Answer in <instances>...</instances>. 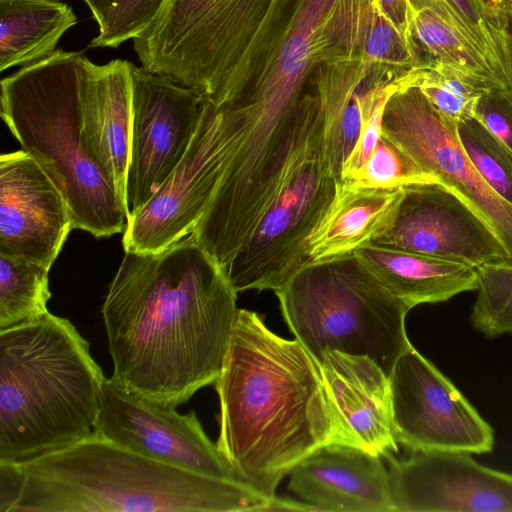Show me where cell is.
Returning a JSON list of instances; mask_svg holds the SVG:
<instances>
[{"label": "cell", "mask_w": 512, "mask_h": 512, "mask_svg": "<svg viewBox=\"0 0 512 512\" xmlns=\"http://www.w3.org/2000/svg\"><path fill=\"white\" fill-rule=\"evenodd\" d=\"M237 292L191 233L154 253L125 251L102 306L127 391L177 407L214 383L236 322Z\"/></svg>", "instance_id": "1"}, {"label": "cell", "mask_w": 512, "mask_h": 512, "mask_svg": "<svg viewBox=\"0 0 512 512\" xmlns=\"http://www.w3.org/2000/svg\"><path fill=\"white\" fill-rule=\"evenodd\" d=\"M214 383L217 448L239 480L268 498L298 462L330 443L331 414L318 363L296 338L269 330L258 313L238 309Z\"/></svg>", "instance_id": "2"}, {"label": "cell", "mask_w": 512, "mask_h": 512, "mask_svg": "<svg viewBox=\"0 0 512 512\" xmlns=\"http://www.w3.org/2000/svg\"><path fill=\"white\" fill-rule=\"evenodd\" d=\"M252 485L182 470L91 436L0 461V512H262Z\"/></svg>", "instance_id": "3"}, {"label": "cell", "mask_w": 512, "mask_h": 512, "mask_svg": "<svg viewBox=\"0 0 512 512\" xmlns=\"http://www.w3.org/2000/svg\"><path fill=\"white\" fill-rule=\"evenodd\" d=\"M106 377L89 343L50 312L0 331V461L17 462L93 434Z\"/></svg>", "instance_id": "4"}, {"label": "cell", "mask_w": 512, "mask_h": 512, "mask_svg": "<svg viewBox=\"0 0 512 512\" xmlns=\"http://www.w3.org/2000/svg\"><path fill=\"white\" fill-rule=\"evenodd\" d=\"M298 0H167L133 39L142 67L228 106L263 73Z\"/></svg>", "instance_id": "5"}, {"label": "cell", "mask_w": 512, "mask_h": 512, "mask_svg": "<svg viewBox=\"0 0 512 512\" xmlns=\"http://www.w3.org/2000/svg\"><path fill=\"white\" fill-rule=\"evenodd\" d=\"M88 59L56 50L1 81V117L65 198L73 229L96 238L125 228L127 216L106 173L81 138V86Z\"/></svg>", "instance_id": "6"}, {"label": "cell", "mask_w": 512, "mask_h": 512, "mask_svg": "<svg viewBox=\"0 0 512 512\" xmlns=\"http://www.w3.org/2000/svg\"><path fill=\"white\" fill-rule=\"evenodd\" d=\"M274 293L290 331L317 363L329 350L368 356L390 376L411 346V308L354 254L311 262Z\"/></svg>", "instance_id": "7"}, {"label": "cell", "mask_w": 512, "mask_h": 512, "mask_svg": "<svg viewBox=\"0 0 512 512\" xmlns=\"http://www.w3.org/2000/svg\"><path fill=\"white\" fill-rule=\"evenodd\" d=\"M345 185L332 174L323 149L299 166L229 265L235 291L275 292L309 264L312 238Z\"/></svg>", "instance_id": "8"}, {"label": "cell", "mask_w": 512, "mask_h": 512, "mask_svg": "<svg viewBox=\"0 0 512 512\" xmlns=\"http://www.w3.org/2000/svg\"><path fill=\"white\" fill-rule=\"evenodd\" d=\"M233 148L234 136L226 113L207 100L181 161L152 197L127 219L124 250L159 252L191 234L216 192Z\"/></svg>", "instance_id": "9"}, {"label": "cell", "mask_w": 512, "mask_h": 512, "mask_svg": "<svg viewBox=\"0 0 512 512\" xmlns=\"http://www.w3.org/2000/svg\"><path fill=\"white\" fill-rule=\"evenodd\" d=\"M396 439L411 452L489 453L494 430L461 391L412 345L389 376Z\"/></svg>", "instance_id": "10"}, {"label": "cell", "mask_w": 512, "mask_h": 512, "mask_svg": "<svg viewBox=\"0 0 512 512\" xmlns=\"http://www.w3.org/2000/svg\"><path fill=\"white\" fill-rule=\"evenodd\" d=\"M382 136L462 196L492 227L512 261V204L481 177L459 142L457 125L437 112L417 86L400 83L388 98Z\"/></svg>", "instance_id": "11"}, {"label": "cell", "mask_w": 512, "mask_h": 512, "mask_svg": "<svg viewBox=\"0 0 512 512\" xmlns=\"http://www.w3.org/2000/svg\"><path fill=\"white\" fill-rule=\"evenodd\" d=\"M131 137L126 181L127 219L181 161L207 100L198 92L131 64ZM127 221V220H126Z\"/></svg>", "instance_id": "12"}, {"label": "cell", "mask_w": 512, "mask_h": 512, "mask_svg": "<svg viewBox=\"0 0 512 512\" xmlns=\"http://www.w3.org/2000/svg\"><path fill=\"white\" fill-rule=\"evenodd\" d=\"M93 434L182 470L239 480L194 410L180 414L175 407L127 391L111 378H105L101 386Z\"/></svg>", "instance_id": "13"}, {"label": "cell", "mask_w": 512, "mask_h": 512, "mask_svg": "<svg viewBox=\"0 0 512 512\" xmlns=\"http://www.w3.org/2000/svg\"><path fill=\"white\" fill-rule=\"evenodd\" d=\"M369 244L474 268L512 264L488 222L462 196L439 181L403 186L393 220Z\"/></svg>", "instance_id": "14"}, {"label": "cell", "mask_w": 512, "mask_h": 512, "mask_svg": "<svg viewBox=\"0 0 512 512\" xmlns=\"http://www.w3.org/2000/svg\"><path fill=\"white\" fill-rule=\"evenodd\" d=\"M394 512H512V473L465 452L386 457Z\"/></svg>", "instance_id": "15"}, {"label": "cell", "mask_w": 512, "mask_h": 512, "mask_svg": "<svg viewBox=\"0 0 512 512\" xmlns=\"http://www.w3.org/2000/svg\"><path fill=\"white\" fill-rule=\"evenodd\" d=\"M73 229L70 208L35 159L23 150L0 158V254L48 269Z\"/></svg>", "instance_id": "16"}, {"label": "cell", "mask_w": 512, "mask_h": 512, "mask_svg": "<svg viewBox=\"0 0 512 512\" xmlns=\"http://www.w3.org/2000/svg\"><path fill=\"white\" fill-rule=\"evenodd\" d=\"M331 414L330 443L387 457L398 452L389 376L368 356L326 351L318 363Z\"/></svg>", "instance_id": "17"}, {"label": "cell", "mask_w": 512, "mask_h": 512, "mask_svg": "<svg viewBox=\"0 0 512 512\" xmlns=\"http://www.w3.org/2000/svg\"><path fill=\"white\" fill-rule=\"evenodd\" d=\"M288 488L319 511L394 512L389 471L381 456L326 444L298 462Z\"/></svg>", "instance_id": "18"}, {"label": "cell", "mask_w": 512, "mask_h": 512, "mask_svg": "<svg viewBox=\"0 0 512 512\" xmlns=\"http://www.w3.org/2000/svg\"><path fill=\"white\" fill-rule=\"evenodd\" d=\"M131 62L90 60L81 86V138L91 159L112 181L127 216L131 137Z\"/></svg>", "instance_id": "19"}, {"label": "cell", "mask_w": 512, "mask_h": 512, "mask_svg": "<svg viewBox=\"0 0 512 512\" xmlns=\"http://www.w3.org/2000/svg\"><path fill=\"white\" fill-rule=\"evenodd\" d=\"M353 254L410 308L444 302L478 287L476 268L467 264L374 244Z\"/></svg>", "instance_id": "20"}, {"label": "cell", "mask_w": 512, "mask_h": 512, "mask_svg": "<svg viewBox=\"0 0 512 512\" xmlns=\"http://www.w3.org/2000/svg\"><path fill=\"white\" fill-rule=\"evenodd\" d=\"M401 196L402 187L377 189L346 182L335 207L312 238L310 263L347 256L371 243L390 225Z\"/></svg>", "instance_id": "21"}, {"label": "cell", "mask_w": 512, "mask_h": 512, "mask_svg": "<svg viewBox=\"0 0 512 512\" xmlns=\"http://www.w3.org/2000/svg\"><path fill=\"white\" fill-rule=\"evenodd\" d=\"M77 23L72 8L55 0H0V71L50 56Z\"/></svg>", "instance_id": "22"}, {"label": "cell", "mask_w": 512, "mask_h": 512, "mask_svg": "<svg viewBox=\"0 0 512 512\" xmlns=\"http://www.w3.org/2000/svg\"><path fill=\"white\" fill-rule=\"evenodd\" d=\"M412 41L424 65L453 67L490 89H506L488 61L459 31L441 0H409Z\"/></svg>", "instance_id": "23"}, {"label": "cell", "mask_w": 512, "mask_h": 512, "mask_svg": "<svg viewBox=\"0 0 512 512\" xmlns=\"http://www.w3.org/2000/svg\"><path fill=\"white\" fill-rule=\"evenodd\" d=\"M459 31L488 61L504 86L512 88V27L492 0H441Z\"/></svg>", "instance_id": "24"}, {"label": "cell", "mask_w": 512, "mask_h": 512, "mask_svg": "<svg viewBox=\"0 0 512 512\" xmlns=\"http://www.w3.org/2000/svg\"><path fill=\"white\" fill-rule=\"evenodd\" d=\"M49 271L35 262L0 254V331L49 312Z\"/></svg>", "instance_id": "25"}, {"label": "cell", "mask_w": 512, "mask_h": 512, "mask_svg": "<svg viewBox=\"0 0 512 512\" xmlns=\"http://www.w3.org/2000/svg\"><path fill=\"white\" fill-rule=\"evenodd\" d=\"M401 82L417 86L435 110L455 125L473 118L481 96L493 90L453 67L438 63L413 69Z\"/></svg>", "instance_id": "26"}, {"label": "cell", "mask_w": 512, "mask_h": 512, "mask_svg": "<svg viewBox=\"0 0 512 512\" xmlns=\"http://www.w3.org/2000/svg\"><path fill=\"white\" fill-rule=\"evenodd\" d=\"M477 297L470 320L486 338L512 335V264H486L476 268Z\"/></svg>", "instance_id": "27"}, {"label": "cell", "mask_w": 512, "mask_h": 512, "mask_svg": "<svg viewBox=\"0 0 512 512\" xmlns=\"http://www.w3.org/2000/svg\"><path fill=\"white\" fill-rule=\"evenodd\" d=\"M167 0H86L99 26L89 47L117 48L145 31Z\"/></svg>", "instance_id": "28"}, {"label": "cell", "mask_w": 512, "mask_h": 512, "mask_svg": "<svg viewBox=\"0 0 512 512\" xmlns=\"http://www.w3.org/2000/svg\"><path fill=\"white\" fill-rule=\"evenodd\" d=\"M457 136L481 177L512 204V152L474 117L457 125Z\"/></svg>", "instance_id": "29"}, {"label": "cell", "mask_w": 512, "mask_h": 512, "mask_svg": "<svg viewBox=\"0 0 512 512\" xmlns=\"http://www.w3.org/2000/svg\"><path fill=\"white\" fill-rule=\"evenodd\" d=\"M436 181L439 180L435 175L425 171L396 144L381 136L365 165L348 183L366 188L395 189Z\"/></svg>", "instance_id": "30"}, {"label": "cell", "mask_w": 512, "mask_h": 512, "mask_svg": "<svg viewBox=\"0 0 512 512\" xmlns=\"http://www.w3.org/2000/svg\"><path fill=\"white\" fill-rule=\"evenodd\" d=\"M474 118L512 152V91L493 89L479 99Z\"/></svg>", "instance_id": "31"}, {"label": "cell", "mask_w": 512, "mask_h": 512, "mask_svg": "<svg viewBox=\"0 0 512 512\" xmlns=\"http://www.w3.org/2000/svg\"><path fill=\"white\" fill-rule=\"evenodd\" d=\"M386 102L380 103L363 125L358 141L342 166V180L351 181L373 153L382 136V118Z\"/></svg>", "instance_id": "32"}, {"label": "cell", "mask_w": 512, "mask_h": 512, "mask_svg": "<svg viewBox=\"0 0 512 512\" xmlns=\"http://www.w3.org/2000/svg\"><path fill=\"white\" fill-rule=\"evenodd\" d=\"M374 2L377 10L396 28L405 41L415 49L411 35L412 8L409 0H374Z\"/></svg>", "instance_id": "33"}, {"label": "cell", "mask_w": 512, "mask_h": 512, "mask_svg": "<svg viewBox=\"0 0 512 512\" xmlns=\"http://www.w3.org/2000/svg\"><path fill=\"white\" fill-rule=\"evenodd\" d=\"M269 511H319L315 506L306 502H298L291 499L273 497L262 512Z\"/></svg>", "instance_id": "34"}, {"label": "cell", "mask_w": 512, "mask_h": 512, "mask_svg": "<svg viewBox=\"0 0 512 512\" xmlns=\"http://www.w3.org/2000/svg\"><path fill=\"white\" fill-rule=\"evenodd\" d=\"M492 2L503 15L512 19V0H492Z\"/></svg>", "instance_id": "35"}, {"label": "cell", "mask_w": 512, "mask_h": 512, "mask_svg": "<svg viewBox=\"0 0 512 512\" xmlns=\"http://www.w3.org/2000/svg\"><path fill=\"white\" fill-rule=\"evenodd\" d=\"M373 63H374V62H373ZM375 64H376V63H375ZM376 66H377V71H376V73L374 74L373 79H372V80H371V81H370V82H369L365 87L369 86L371 83H373V82L376 80L377 75H378V73H379V71H380V68H381L378 64H377ZM365 87H363L360 91H362ZM360 91H359V92H360ZM359 92H358V93H359ZM358 93H357V94H358ZM354 98H355V97H354ZM352 101H353V100H352ZM352 101H351V102H352ZM344 112H345V111H344ZM343 114H344V113H343ZM324 115H325L326 123H327L328 125H330V126H337V125L340 123V120H341V118H342V116H343V115H342V116H341V118H340V119H338V120H331V119H329V118L326 116V114H324Z\"/></svg>", "instance_id": "36"}, {"label": "cell", "mask_w": 512, "mask_h": 512, "mask_svg": "<svg viewBox=\"0 0 512 512\" xmlns=\"http://www.w3.org/2000/svg\"><path fill=\"white\" fill-rule=\"evenodd\" d=\"M511 91H512V88H511Z\"/></svg>", "instance_id": "37"}, {"label": "cell", "mask_w": 512, "mask_h": 512, "mask_svg": "<svg viewBox=\"0 0 512 512\" xmlns=\"http://www.w3.org/2000/svg\"><path fill=\"white\" fill-rule=\"evenodd\" d=\"M84 1H86V0H84Z\"/></svg>", "instance_id": "38"}]
</instances>
